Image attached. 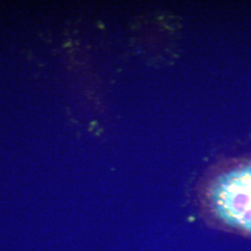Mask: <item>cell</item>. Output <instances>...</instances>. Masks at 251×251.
Segmentation results:
<instances>
[{"mask_svg": "<svg viewBox=\"0 0 251 251\" xmlns=\"http://www.w3.org/2000/svg\"><path fill=\"white\" fill-rule=\"evenodd\" d=\"M200 214L210 228L251 240V159L226 165L206 179Z\"/></svg>", "mask_w": 251, "mask_h": 251, "instance_id": "obj_1", "label": "cell"}]
</instances>
